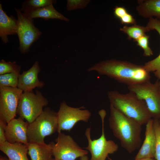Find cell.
Returning a JSON list of instances; mask_svg holds the SVG:
<instances>
[{
	"label": "cell",
	"instance_id": "cell-1",
	"mask_svg": "<svg viewBox=\"0 0 160 160\" xmlns=\"http://www.w3.org/2000/svg\"><path fill=\"white\" fill-rule=\"evenodd\" d=\"M87 71L96 72L128 86L149 80L151 77L143 65L114 59L101 61Z\"/></svg>",
	"mask_w": 160,
	"mask_h": 160
},
{
	"label": "cell",
	"instance_id": "cell-2",
	"mask_svg": "<svg viewBox=\"0 0 160 160\" xmlns=\"http://www.w3.org/2000/svg\"><path fill=\"white\" fill-rule=\"evenodd\" d=\"M109 126L122 147L131 153L140 147L142 143L141 126L134 120L125 116L110 105Z\"/></svg>",
	"mask_w": 160,
	"mask_h": 160
},
{
	"label": "cell",
	"instance_id": "cell-3",
	"mask_svg": "<svg viewBox=\"0 0 160 160\" xmlns=\"http://www.w3.org/2000/svg\"><path fill=\"white\" fill-rule=\"evenodd\" d=\"M108 97L110 104L114 108L142 126L152 118L145 102L132 92L123 94L111 91L108 93Z\"/></svg>",
	"mask_w": 160,
	"mask_h": 160
},
{
	"label": "cell",
	"instance_id": "cell-4",
	"mask_svg": "<svg viewBox=\"0 0 160 160\" xmlns=\"http://www.w3.org/2000/svg\"><path fill=\"white\" fill-rule=\"evenodd\" d=\"M57 113L46 108L33 122L29 124L27 131L28 143H44L45 137L57 132Z\"/></svg>",
	"mask_w": 160,
	"mask_h": 160
},
{
	"label": "cell",
	"instance_id": "cell-5",
	"mask_svg": "<svg viewBox=\"0 0 160 160\" xmlns=\"http://www.w3.org/2000/svg\"><path fill=\"white\" fill-rule=\"evenodd\" d=\"M129 92L144 101L153 119H160V89L159 80L155 83L150 80L128 86Z\"/></svg>",
	"mask_w": 160,
	"mask_h": 160
},
{
	"label": "cell",
	"instance_id": "cell-6",
	"mask_svg": "<svg viewBox=\"0 0 160 160\" xmlns=\"http://www.w3.org/2000/svg\"><path fill=\"white\" fill-rule=\"evenodd\" d=\"M48 103L47 100L39 91L23 92L19 100L17 114L29 124L33 122L43 111Z\"/></svg>",
	"mask_w": 160,
	"mask_h": 160
},
{
	"label": "cell",
	"instance_id": "cell-7",
	"mask_svg": "<svg viewBox=\"0 0 160 160\" xmlns=\"http://www.w3.org/2000/svg\"><path fill=\"white\" fill-rule=\"evenodd\" d=\"M102 121V130L100 136L98 139L92 140L91 137V128H87L85 135L87 140L88 146L85 148L88 150L91 154L90 160H106L108 155L116 152L119 146L113 141L107 140L105 136L104 119L106 115L105 111L102 110L99 111Z\"/></svg>",
	"mask_w": 160,
	"mask_h": 160
},
{
	"label": "cell",
	"instance_id": "cell-8",
	"mask_svg": "<svg viewBox=\"0 0 160 160\" xmlns=\"http://www.w3.org/2000/svg\"><path fill=\"white\" fill-rule=\"evenodd\" d=\"M17 14V34L19 42V49L22 54L28 52L31 46L37 41L42 32L34 25L33 19L29 18L20 9L15 8Z\"/></svg>",
	"mask_w": 160,
	"mask_h": 160
},
{
	"label": "cell",
	"instance_id": "cell-9",
	"mask_svg": "<svg viewBox=\"0 0 160 160\" xmlns=\"http://www.w3.org/2000/svg\"><path fill=\"white\" fill-rule=\"evenodd\" d=\"M50 142L55 160H75L87 155L88 151L80 147L70 135L61 132Z\"/></svg>",
	"mask_w": 160,
	"mask_h": 160
},
{
	"label": "cell",
	"instance_id": "cell-10",
	"mask_svg": "<svg viewBox=\"0 0 160 160\" xmlns=\"http://www.w3.org/2000/svg\"><path fill=\"white\" fill-rule=\"evenodd\" d=\"M83 108V107H71L65 102H62L57 112L58 133L62 131H70L79 121L88 122L91 117V113L88 110Z\"/></svg>",
	"mask_w": 160,
	"mask_h": 160
},
{
	"label": "cell",
	"instance_id": "cell-11",
	"mask_svg": "<svg viewBox=\"0 0 160 160\" xmlns=\"http://www.w3.org/2000/svg\"><path fill=\"white\" fill-rule=\"evenodd\" d=\"M23 92L17 87H0V119L7 123L16 116L19 100Z\"/></svg>",
	"mask_w": 160,
	"mask_h": 160
},
{
	"label": "cell",
	"instance_id": "cell-12",
	"mask_svg": "<svg viewBox=\"0 0 160 160\" xmlns=\"http://www.w3.org/2000/svg\"><path fill=\"white\" fill-rule=\"evenodd\" d=\"M29 124L20 117L14 118L7 123L5 129L7 141L20 143L28 145L27 134Z\"/></svg>",
	"mask_w": 160,
	"mask_h": 160
},
{
	"label": "cell",
	"instance_id": "cell-13",
	"mask_svg": "<svg viewBox=\"0 0 160 160\" xmlns=\"http://www.w3.org/2000/svg\"><path fill=\"white\" fill-rule=\"evenodd\" d=\"M40 70L39 62L36 61L29 69L20 74L17 87L23 92H33L36 87H42L44 83L38 78Z\"/></svg>",
	"mask_w": 160,
	"mask_h": 160
},
{
	"label": "cell",
	"instance_id": "cell-14",
	"mask_svg": "<svg viewBox=\"0 0 160 160\" xmlns=\"http://www.w3.org/2000/svg\"><path fill=\"white\" fill-rule=\"evenodd\" d=\"M156 144V137L153 127V119L152 118L146 124L145 138L135 157V159L154 158Z\"/></svg>",
	"mask_w": 160,
	"mask_h": 160
},
{
	"label": "cell",
	"instance_id": "cell-15",
	"mask_svg": "<svg viewBox=\"0 0 160 160\" xmlns=\"http://www.w3.org/2000/svg\"><path fill=\"white\" fill-rule=\"evenodd\" d=\"M17 20L12 15L8 16L0 4V37L3 42H9L8 36L17 34Z\"/></svg>",
	"mask_w": 160,
	"mask_h": 160
},
{
	"label": "cell",
	"instance_id": "cell-16",
	"mask_svg": "<svg viewBox=\"0 0 160 160\" xmlns=\"http://www.w3.org/2000/svg\"><path fill=\"white\" fill-rule=\"evenodd\" d=\"M0 150L9 160H29L28 145L20 143H12L6 141L0 144Z\"/></svg>",
	"mask_w": 160,
	"mask_h": 160
},
{
	"label": "cell",
	"instance_id": "cell-17",
	"mask_svg": "<svg viewBox=\"0 0 160 160\" xmlns=\"http://www.w3.org/2000/svg\"><path fill=\"white\" fill-rule=\"evenodd\" d=\"M23 13L28 17L33 19L39 18L46 20L57 19L66 22L69 21L68 18L56 10L53 4L43 7L28 10Z\"/></svg>",
	"mask_w": 160,
	"mask_h": 160
},
{
	"label": "cell",
	"instance_id": "cell-18",
	"mask_svg": "<svg viewBox=\"0 0 160 160\" xmlns=\"http://www.w3.org/2000/svg\"><path fill=\"white\" fill-rule=\"evenodd\" d=\"M28 154L31 160H55L50 142L44 143H28Z\"/></svg>",
	"mask_w": 160,
	"mask_h": 160
},
{
	"label": "cell",
	"instance_id": "cell-19",
	"mask_svg": "<svg viewBox=\"0 0 160 160\" xmlns=\"http://www.w3.org/2000/svg\"><path fill=\"white\" fill-rule=\"evenodd\" d=\"M136 9L138 14L144 17H154L160 20V0H138Z\"/></svg>",
	"mask_w": 160,
	"mask_h": 160
},
{
	"label": "cell",
	"instance_id": "cell-20",
	"mask_svg": "<svg viewBox=\"0 0 160 160\" xmlns=\"http://www.w3.org/2000/svg\"><path fill=\"white\" fill-rule=\"evenodd\" d=\"M148 31L155 30L160 36V20L153 17L149 18L146 26ZM143 66L148 72H152L160 80V53L156 58L145 63Z\"/></svg>",
	"mask_w": 160,
	"mask_h": 160
},
{
	"label": "cell",
	"instance_id": "cell-21",
	"mask_svg": "<svg viewBox=\"0 0 160 160\" xmlns=\"http://www.w3.org/2000/svg\"><path fill=\"white\" fill-rule=\"evenodd\" d=\"M120 31L126 34L128 38L136 41L140 38L145 34L148 31L146 26H143L136 24L129 26L124 25L120 29Z\"/></svg>",
	"mask_w": 160,
	"mask_h": 160
},
{
	"label": "cell",
	"instance_id": "cell-22",
	"mask_svg": "<svg viewBox=\"0 0 160 160\" xmlns=\"http://www.w3.org/2000/svg\"><path fill=\"white\" fill-rule=\"evenodd\" d=\"M56 3V1L53 0H28L23 2L20 9L21 11L24 12L53 4Z\"/></svg>",
	"mask_w": 160,
	"mask_h": 160
},
{
	"label": "cell",
	"instance_id": "cell-23",
	"mask_svg": "<svg viewBox=\"0 0 160 160\" xmlns=\"http://www.w3.org/2000/svg\"><path fill=\"white\" fill-rule=\"evenodd\" d=\"M20 74L14 72L0 75V87H17Z\"/></svg>",
	"mask_w": 160,
	"mask_h": 160
},
{
	"label": "cell",
	"instance_id": "cell-24",
	"mask_svg": "<svg viewBox=\"0 0 160 160\" xmlns=\"http://www.w3.org/2000/svg\"><path fill=\"white\" fill-rule=\"evenodd\" d=\"M21 67L16 62H6L4 60L0 61V75L20 72Z\"/></svg>",
	"mask_w": 160,
	"mask_h": 160
},
{
	"label": "cell",
	"instance_id": "cell-25",
	"mask_svg": "<svg viewBox=\"0 0 160 160\" xmlns=\"http://www.w3.org/2000/svg\"><path fill=\"white\" fill-rule=\"evenodd\" d=\"M153 119V125L156 137L154 158L160 160V122L159 119Z\"/></svg>",
	"mask_w": 160,
	"mask_h": 160
},
{
	"label": "cell",
	"instance_id": "cell-26",
	"mask_svg": "<svg viewBox=\"0 0 160 160\" xmlns=\"http://www.w3.org/2000/svg\"><path fill=\"white\" fill-rule=\"evenodd\" d=\"M149 36L145 34L135 41L137 45L143 49L144 56L146 57L153 55V51L149 46Z\"/></svg>",
	"mask_w": 160,
	"mask_h": 160
},
{
	"label": "cell",
	"instance_id": "cell-27",
	"mask_svg": "<svg viewBox=\"0 0 160 160\" xmlns=\"http://www.w3.org/2000/svg\"><path fill=\"white\" fill-rule=\"evenodd\" d=\"M89 1L82 0H68L67 9L68 11L85 7Z\"/></svg>",
	"mask_w": 160,
	"mask_h": 160
},
{
	"label": "cell",
	"instance_id": "cell-28",
	"mask_svg": "<svg viewBox=\"0 0 160 160\" xmlns=\"http://www.w3.org/2000/svg\"><path fill=\"white\" fill-rule=\"evenodd\" d=\"M123 24L135 25L136 23L135 20L133 16L128 12L119 19Z\"/></svg>",
	"mask_w": 160,
	"mask_h": 160
},
{
	"label": "cell",
	"instance_id": "cell-29",
	"mask_svg": "<svg viewBox=\"0 0 160 160\" xmlns=\"http://www.w3.org/2000/svg\"><path fill=\"white\" fill-rule=\"evenodd\" d=\"M7 123L0 119V144L7 141L5 129Z\"/></svg>",
	"mask_w": 160,
	"mask_h": 160
},
{
	"label": "cell",
	"instance_id": "cell-30",
	"mask_svg": "<svg viewBox=\"0 0 160 160\" xmlns=\"http://www.w3.org/2000/svg\"><path fill=\"white\" fill-rule=\"evenodd\" d=\"M113 10L115 16L119 19L128 12L126 8L123 7L116 6Z\"/></svg>",
	"mask_w": 160,
	"mask_h": 160
},
{
	"label": "cell",
	"instance_id": "cell-31",
	"mask_svg": "<svg viewBox=\"0 0 160 160\" xmlns=\"http://www.w3.org/2000/svg\"><path fill=\"white\" fill-rule=\"evenodd\" d=\"M108 159L109 160H112L111 159L108 158ZM80 160H89L88 158L87 155L84 156L80 158Z\"/></svg>",
	"mask_w": 160,
	"mask_h": 160
},
{
	"label": "cell",
	"instance_id": "cell-32",
	"mask_svg": "<svg viewBox=\"0 0 160 160\" xmlns=\"http://www.w3.org/2000/svg\"><path fill=\"white\" fill-rule=\"evenodd\" d=\"M135 160H156V159L154 158H149L135 159Z\"/></svg>",
	"mask_w": 160,
	"mask_h": 160
},
{
	"label": "cell",
	"instance_id": "cell-33",
	"mask_svg": "<svg viewBox=\"0 0 160 160\" xmlns=\"http://www.w3.org/2000/svg\"><path fill=\"white\" fill-rule=\"evenodd\" d=\"M0 160H9L8 158H7L5 156H0Z\"/></svg>",
	"mask_w": 160,
	"mask_h": 160
},
{
	"label": "cell",
	"instance_id": "cell-34",
	"mask_svg": "<svg viewBox=\"0 0 160 160\" xmlns=\"http://www.w3.org/2000/svg\"><path fill=\"white\" fill-rule=\"evenodd\" d=\"M159 89H160V80H159Z\"/></svg>",
	"mask_w": 160,
	"mask_h": 160
},
{
	"label": "cell",
	"instance_id": "cell-35",
	"mask_svg": "<svg viewBox=\"0 0 160 160\" xmlns=\"http://www.w3.org/2000/svg\"><path fill=\"white\" fill-rule=\"evenodd\" d=\"M159 121H160V119H159Z\"/></svg>",
	"mask_w": 160,
	"mask_h": 160
}]
</instances>
